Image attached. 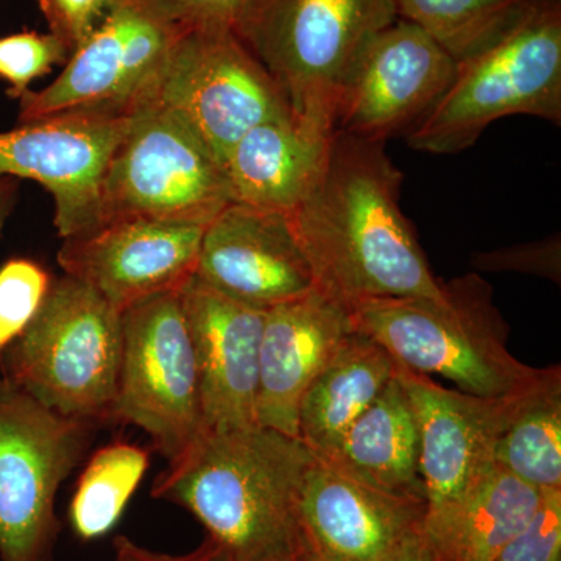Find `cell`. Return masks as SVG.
I'll return each mask as SVG.
<instances>
[{"label":"cell","mask_w":561,"mask_h":561,"mask_svg":"<svg viewBox=\"0 0 561 561\" xmlns=\"http://www.w3.org/2000/svg\"><path fill=\"white\" fill-rule=\"evenodd\" d=\"M401 184L383 142L334 131L319 179L289 213L316 289L350 311L381 298L446 297L402 214Z\"/></svg>","instance_id":"6da1fadb"},{"label":"cell","mask_w":561,"mask_h":561,"mask_svg":"<svg viewBox=\"0 0 561 561\" xmlns=\"http://www.w3.org/2000/svg\"><path fill=\"white\" fill-rule=\"evenodd\" d=\"M313 460L300 438L268 427L205 432L151 496L190 512L232 561H298L308 549L300 502Z\"/></svg>","instance_id":"7a4b0ae2"},{"label":"cell","mask_w":561,"mask_h":561,"mask_svg":"<svg viewBox=\"0 0 561 561\" xmlns=\"http://www.w3.org/2000/svg\"><path fill=\"white\" fill-rule=\"evenodd\" d=\"M446 297L381 298L351 309L354 330L421 375H438L481 398L523 393L549 368L512 356L508 328L493 301V287L476 273L445 283Z\"/></svg>","instance_id":"3957f363"},{"label":"cell","mask_w":561,"mask_h":561,"mask_svg":"<svg viewBox=\"0 0 561 561\" xmlns=\"http://www.w3.org/2000/svg\"><path fill=\"white\" fill-rule=\"evenodd\" d=\"M561 124V0H531L519 20L457 65L451 87L408 133L413 150L456 154L502 117Z\"/></svg>","instance_id":"277c9868"},{"label":"cell","mask_w":561,"mask_h":561,"mask_svg":"<svg viewBox=\"0 0 561 561\" xmlns=\"http://www.w3.org/2000/svg\"><path fill=\"white\" fill-rule=\"evenodd\" d=\"M2 356L7 382L32 400L68 419L105 423L119 381L122 312L87 284L62 276Z\"/></svg>","instance_id":"5b68a950"},{"label":"cell","mask_w":561,"mask_h":561,"mask_svg":"<svg viewBox=\"0 0 561 561\" xmlns=\"http://www.w3.org/2000/svg\"><path fill=\"white\" fill-rule=\"evenodd\" d=\"M397 20L394 0H260L241 39L278 84L291 116L332 135L354 62Z\"/></svg>","instance_id":"8992f818"},{"label":"cell","mask_w":561,"mask_h":561,"mask_svg":"<svg viewBox=\"0 0 561 561\" xmlns=\"http://www.w3.org/2000/svg\"><path fill=\"white\" fill-rule=\"evenodd\" d=\"M231 202L208 146L157 103H139L103 179L101 224L144 217L206 227Z\"/></svg>","instance_id":"52a82bcc"},{"label":"cell","mask_w":561,"mask_h":561,"mask_svg":"<svg viewBox=\"0 0 561 561\" xmlns=\"http://www.w3.org/2000/svg\"><path fill=\"white\" fill-rule=\"evenodd\" d=\"M111 421L146 432L169 463L205 434L201 382L179 291L122 312V359Z\"/></svg>","instance_id":"ba28073f"},{"label":"cell","mask_w":561,"mask_h":561,"mask_svg":"<svg viewBox=\"0 0 561 561\" xmlns=\"http://www.w3.org/2000/svg\"><path fill=\"white\" fill-rule=\"evenodd\" d=\"M91 426L0 383V561H51L58 490L83 457Z\"/></svg>","instance_id":"9c48e42d"},{"label":"cell","mask_w":561,"mask_h":561,"mask_svg":"<svg viewBox=\"0 0 561 561\" xmlns=\"http://www.w3.org/2000/svg\"><path fill=\"white\" fill-rule=\"evenodd\" d=\"M142 102L179 117L221 165L250 128L291 114L271 73L227 31L184 32Z\"/></svg>","instance_id":"30bf717a"},{"label":"cell","mask_w":561,"mask_h":561,"mask_svg":"<svg viewBox=\"0 0 561 561\" xmlns=\"http://www.w3.org/2000/svg\"><path fill=\"white\" fill-rule=\"evenodd\" d=\"M184 32L151 0H113L54 83L22 95L21 124L72 110L131 113Z\"/></svg>","instance_id":"8fae6325"},{"label":"cell","mask_w":561,"mask_h":561,"mask_svg":"<svg viewBox=\"0 0 561 561\" xmlns=\"http://www.w3.org/2000/svg\"><path fill=\"white\" fill-rule=\"evenodd\" d=\"M131 113L62 111L0 133V176L38 181L50 192L62 241L94 230L101 224L103 179Z\"/></svg>","instance_id":"7c38bea8"},{"label":"cell","mask_w":561,"mask_h":561,"mask_svg":"<svg viewBox=\"0 0 561 561\" xmlns=\"http://www.w3.org/2000/svg\"><path fill=\"white\" fill-rule=\"evenodd\" d=\"M397 378L419 423L421 478L426 489L423 523H435L459 508L496 467L497 440L531 387L513 397H474L446 389L431 376L400 364Z\"/></svg>","instance_id":"4fadbf2b"},{"label":"cell","mask_w":561,"mask_h":561,"mask_svg":"<svg viewBox=\"0 0 561 561\" xmlns=\"http://www.w3.org/2000/svg\"><path fill=\"white\" fill-rule=\"evenodd\" d=\"M457 62L411 22L398 18L367 44L351 69L334 131L383 142L409 131L451 87Z\"/></svg>","instance_id":"5bb4252c"},{"label":"cell","mask_w":561,"mask_h":561,"mask_svg":"<svg viewBox=\"0 0 561 561\" xmlns=\"http://www.w3.org/2000/svg\"><path fill=\"white\" fill-rule=\"evenodd\" d=\"M202 225L121 217L65 239L66 275L102 295L117 311L154 295L179 291L197 272Z\"/></svg>","instance_id":"9a60e30c"},{"label":"cell","mask_w":561,"mask_h":561,"mask_svg":"<svg viewBox=\"0 0 561 561\" xmlns=\"http://www.w3.org/2000/svg\"><path fill=\"white\" fill-rule=\"evenodd\" d=\"M195 275L232 300L267 311L316 289L290 214L231 202L206 225Z\"/></svg>","instance_id":"2e32d148"},{"label":"cell","mask_w":561,"mask_h":561,"mask_svg":"<svg viewBox=\"0 0 561 561\" xmlns=\"http://www.w3.org/2000/svg\"><path fill=\"white\" fill-rule=\"evenodd\" d=\"M179 294L197 362L205 432L257 426L265 311L232 300L197 275Z\"/></svg>","instance_id":"e0dca14e"},{"label":"cell","mask_w":561,"mask_h":561,"mask_svg":"<svg viewBox=\"0 0 561 561\" xmlns=\"http://www.w3.org/2000/svg\"><path fill=\"white\" fill-rule=\"evenodd\" d=\"M354 330L346 306L321 291L267 309L257 386V426L298 438L301 398Z\"/></svg>","instance_id":"ac0fdd59"},{"label":"cell","mask_w":561,"mask_h":561,"mask_svg":"<svg viewBox=\"0 0 561 561\" xmlns=\"http://www.w3.org/2000/svg\"><path fill=\"white\" fill-rule=\"evenodd\" d=\"M300 511L308 548L337 561H390L423 523L426 504L373 489L316 457Z\"/></svg>","instance_id":"d6986e66"},{"label":"cell","mask_w":561,"mask_h":561,"mask_svg":"<svg viewBox=\"0 0 561 561\" xmlns=\"http://www.w3.org/2000/svg\"><path fill=\"white\" fill-rule=\"evenodd\" d=\"M331 138L291 114L250 128L224 162L232 201L291 213L319 179Z\"/></svg>","instance_id":"ffe728a7"},{"label":"cell","mask_w":561,"mask_h":561,"mask_svg":"<svg viewBox=\"0 0 561 561\" xmlns=\"http://www.w3.org/2000/svg\"><path fill=\"white\" fill-rule=\"evenodd\" d=\"M398 362L354 331L316 376L298 409V438L319 460L337 451L346 432L397 376Z\"/></svg>","instance_id":"44dd1931"},{"label":"cell","mask_w":561,"mask_h":561,"mask_svg":"<svg viewBox=\"0 0 561 561\" xmlns=\"http://www.w3.org/2000/svg\"><path fill=\"white\" fill-rule=\"evenodd\" d=\"M321 461L373 489L426 504L419 423L397 376L346 432L337 451Z\"/></svg>","instance_id":"7402d4cb"},{"label":"cell","mask_w":561,"mask_h":561,"mask_svg":"<svg viewBox=\"0 0 561 561\" xmlns=\"http://www.w3.org/2000/svg\"><path fill=\"white\" fill-rule=\"evenodd\" d=\"M542 491L494 467L459 508L424 524L443 561H496L540 505Z\"/></svg>","instance_id":"603a6c76"},{"label":"cell","mask_w":561,"mask_h":561,"mask_svg":"<svg viewBox=\"0 0 561 561\" xmlns=\"http://www.w3.org/2000/svg\"><path fill=\"white\" fill-rule=\"evenodd\" d=\"M494 463L535 489L561 490V371L527 390L494 451Z\"/></svg>","instance_id":"cb8c5ba5"},{"label":"cell","mask_w":561,"mask_h":561,"mask_svg":"<svg viewBox=\"0 0 561 561\" xmlns=\"http://www.w3.org/2000/svg\"><path fill=\"white\" fill-rule=\"evenodd\" d=\"M150 453L117 440L92 454L69 504V526L81 541L106 537L119 524L149 470Z\"/></svg>","instance_id":"d4e9b609"},{"label":"cell","mask_w":561,"mask_h":561,"mask_svg":"<svg viewBox=\"0 0 561 561\" xmlns=\"http://www.w3.org/2000/svg\"><path fill=\"white\" fill-rule=\"evenodd\" d=\"M531 0H394L398 18L411 22L454 61L474 57L508 31Z\"/></svg>","instance_id":"484cf974"},{"label":"cell","mask_w":561,"mask_h":561,"mask_svg":"<svg viewBox=\"0 0 561 561\" xmlns=\"http://www.w3.org/2000/svg\"><path fill=\"white\" fill-rule=\"evenodd\" d=\"M50 284L49 273L31 260L0 267V356L35 319Z\"/></svg>","instance_id":"4316f807"},{"label":"cell","mask_w":561,"mask_h":561,"mask_svg":"<svg viewBox=\"0 0 561 561\" xmlns=\"http://www.w3.org/2000/svg\"><path fill=\"white\" fill-rule=\"evenodd\" d=\"M69 57L68 47L51 33H14L0 39V79L10 84V98L21 99L33 80Z\"/></svg>","instance_id":"83f0119b"},{"label":"cell","mask_w":561,"mask_h":561,"mask_svg":"<svg viewBox=\"0 0 561 561\" xmlns=\"http://www.w3.org/2000/svg\"><path fill=\"white\" fill-rule=\"evenodd\" d=\"M184 31H227L241 38L260 0H151Z\"/></svg>","instance_id":"f1b7e54d"},{"label":"cell","mask_w":561,"mask_h":561,"mask_svg":"<svg viewBox=\"0 0 561 561\" xmlns=\"http://www.w3.org/2000/svg\"><path fill=\"white\" fill-rule=\"evenodd\" d=\"M496 561H561V490L542 491L537 512Z\"/></svg>","instance_id":"f546056e"},{"label":"cell","mask_w":561,"mask_h":561,"mask_svg":"<svg viewBox=\"0 0 561 561\" xmlns=\"http://www.w3.org/2000/svg\"><path fill=\"white\" fill-rule=\"evenodd\" d=\"M36 2L49 24L51 35L60 38L72 55L101 24L113 0H36Z\"/></svg>","instance_id":"4dcf8cb0"},{"label":"cell","mask_w":561,"mask_h":561,"mask_svg":"<svg viewBox=\"0 0 561 561\" xmlns=\"http://www.w3.org/2000/svg\"><path fill=\"white\" fill-rule=\"evenodd\" d=\"M560 236H552L546 241L479 253L474 265L482 271L524 272L560 280Z\"/></svg>","instance_id":"1f68e13d"},{"label":"cell","mask_w":561,"mask_h":561,"mask_svg":"<svg viewBox=\"0 0 561 561\" xmlns=\"http://www.w3.org/2000/svg\"><path fill=\"white\" fill-rule=\"evenodd\" d=\"M390 561H443V559L421 523L405 537Z\"/></svg>","instance_id":"d6a6232c"},{"label":"cell","mask_w":561,"mask_h":561,"mask_svg":"<svg viewBox=\"0 0 561 561\" xmlns=\"http://www.w3.org/2000/svg\"><path fill=\"white\" fill-rule=\"evenodd\" d=\"M140 561H232L228 552L217 545L216 541L205 540L195 551L184 553V556H168V553H158L142 549V560Z\"/></svg>","instance_id":"836d02e7"},{"label":"cell","mask_w":561,"mask_h":561,"mask_svg":"<svg viewBox=\"0 0 561 561\" xmlns=\"http://www.w3.org/2000/svg\"><path fill=\"white\" fill-rule=\"evenodd\" d=\"M16 202V184L10 176H0V232Z\"/></svg>","instance_id":"e575fe53"},{"label":"cell","mask_w":561,"mask_h":561,"mask_svg":"<svg viewBox=\"0 0 561 561\" xmlns=\"http://www.w3.org/2000/svg\"><path fill=\"white\" fill-rule=\"evenodd\" d=\"M142 549L128 538L119 537L114 541L113 561H140L142 560Z\"/></svg>","instance_id":"d590c367"},{"label":"cell","mask_w":561,"mask_h":561,"mask_svg":"<svg viewBox=\"0 0 561 561\" xmlns=\"http://www.w3.org/2000/svg\"><path fill=\"white\" fill-rule=\"evenodd\" d=\"M298 561H337L332 560L330 557L323 556V553L317 552L316 549L308 548L302 553L301 559Z\"/></svg>","instance_id":"8d00e7d4"}]
</instances>
